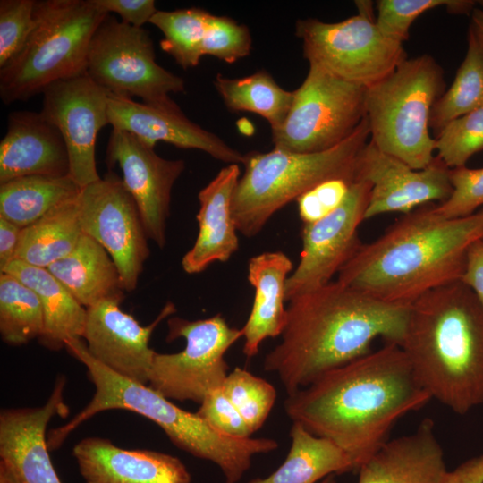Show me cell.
<instances>
[{
    "mask_svg": "<svg viewBox=\"0 0 483 483\" xmlns=\"http://www.w3.org/2000/svg\"><path fill=\"white\" fill-rule=\"evenodd\" d=\"M295 34L309 65L364 88L380 81L407 59L402 43L384 36L373 13L359 12L338 22L300 19Z\"/></svg>",
    "mask_w": 483,
    "mask_h": 483,
    "instance_id": "obj_10",
    "label": "cell"
},
{
    "mask_svg": "<svg viewBox=\"0 0 483 483\" xmlns=\"http://www.w3.org/2000/svg\"><path fill=\"white\" fill-rule=\"evenodd\" d=\"M214 85L229 111L257 114L271 131L284 123L294 97V91L283 89L266 70L241 78L217 74Z\"/></svg>",
    "mask_w": 483,
    "mask_h": 483,
    "instance_id": "obj_31",
    "label": "cell"
},
{
    "mask_svg": "<svg viewBox=\"0 0 483 483\" xmlns=\"http://www.w3.org/2000/svg\"><path fill=\"white\" fill-rule=\"evenodd\" d=\"M426 418L409 435L388 439L358 470V483H444V450Z\"/></svg>",
    "mask_w": 483,
    "mask_h": 483,
    "instance_id": "obj_23",
    "label": "cell"
},
{
    "mask_svg": "<svg viewBox=\"0 0 483 483\" xmlns=\"http://www.w3.org/2000/svg\"><path fill=\"white\" fill-rule=\"evenodd\" d=\"M65 378L55 387L41 406L5 408L0 412V462L19 483H62L49 456L47 427L55 416L66 417Z\"/></svg>",
    "mask_w": 483,
    "mask_h": 483,
    "instance_id": "obj_19",
    "label": "cell"
},
{
    "mask_svg": "<svg viewBox=\"0 0 483 483\" xmlns=\"http://www.w3.org/2000/svg\"><path fill=\"white\" fill-rule=\"evenodd\" d=\"M0 483H19L4 463L0 462Z\"/></svg>",
    "mask_w": 483,
    "mask_h": 483,
    "instance_id": "obj_47",
    "label": "cell"
},
{
    "mask_svg": "<svg viewBox=\"0 0 483 483\" xmlns=\"http://www.w3.org/2000/svg\"><path fill=\"white\" fill-rule=\"evenodd\" d=\"M471 22L483 37V10L475 8L471 13Z\"/></svg>",
    "mask_w": 483,
    "mask_h": 483,
    "instance_id": "obj_48",
    "label": "cell"
},
{
    "mask_svg": "<svg viewBox=\"0 0 483 483\" xmlns=\"http://www.w3.org/2000/svg\"><path fill=\"white\" fill-rule=\"evenodd\" d=\"M197 413L216 430L227 436L248 438L253 434L222 387L204 398Z\"/></svg>",
    "mask_w": 483,
    "mask_h": 483,
    "instance_id": "obj_41",
    "label": "cell"
},
{
    "mask_svg": "<svg viewBox=\"0 0 483 483\" xmlns=\"http://www.w3.org/2000/svg\"><path fill=\"white\" fill-rule=\"evenodd\" d=\"M222 389L252 433L264 425L277 397L272 384L239 367L228 373Z\"/></svg>",
    "mask_w": 483,
    "mask_h": 483,
    "instance_id": "obj_35",
    "label": "cell"
},
{
    "mask_svg": "<svg viewBox=\"0 0 483 483\" xmlns=\"http://www.w3.org/2000/svg\"><path fill=\"white\" fill-rule=\"evenodd\" d=\"M167 342L184 338V349L154 355L148 386L169 400L201 403L221 388L229 373L225 354L240 338L242 328L232 327L220 313L204 319H167Z\"/></svg>",
    "mask_w": 483,
    "mask_h": 483,
    "instance_id": "obj_12",
    "label": "cell"
},
{
    "mask_svg": "<svg viewBox=\"0 0 483 483\" xmlns=\"http://www.w3.org/2000/svg\"><path fill=\"white\" fill-rule=\"evenodd\" d=\"M108 13L94 0H39L22 48L0 67L4 104L25 101L54 82L86 72L92 38Z\"/></svg>",
    "mask_w": 483,
    "mask_h": 483,
    "instance_id": "obj_7",
    "label": "cell"
},
{
    "mask_svg": "<svg viewBox=\"0 0 483 483\" xmlns=\"http://www.w3.org/2000/svg\"><path fill=\"white\" fill-rule=\"evenodd\" d=\"M444 483H483V453L447 471Z\"/></svg>",
    "mask_w": 483,
    "mask_h": 483,
    "instance_id": "obj_46",
    "label": "cell"
},
{
    "mask_svg": "<svg viewBox=\"0 0 483 483\" xmlns=\"http://www.w3.org/2000/svg\"><path fill=\"white\" fill-rule=\"evenodd\" d=\"M42 94L40 114L64 138L70 177L81 188L99 180L96 142L109 124L108 92L84 72L52 83Z\"/></svg>",
    "mask_w": 483,
    "mask_h": 483,
    "instance_id": "obj_15",
    "label": "cell"
},
{
    "mask_svg": "<svg viewBox=\"0 0 483 483\" xmlns=\"http://www.w3.org/2000/svg\"><path fill=\"white\" fill-rule=\"evenodd\" d=\"M400 346L431 399L460 415L483 403V309L462 281L410 305Z\"/></svg>",
    "mask_w": 483,
    "mask_h": 483,
    "instance_id": "obj_4",
    "label": "cell"
},
{
    "mask_svg": "<svg viewBox=\"0 0 483 483\" xmlns=\"http://www.w3.org/2000/svg\"><path fill=\"white\" fill-rule=\"evenodd\" d=\"M123 300L106 299L87 308L82 338L90 355L106 368L148 385L156 353L148 345L150 336L159 323L175 313L176 308L168 301L156 319L144 326L120 309Z\"/></svg>",
    "mask_w": 483,
    "mask_h": 483,
    "instance_id": "obj_18",
    "label": "cell"
},
{
    "mask_svg": "<svg viewBox=\"0 0 483 483\" xmlns=\"http://www.w3.org/2000/svg\"><path fill=\"white\" fill-rule=\"evenodd\" d=\"M67 351L87 368L95 394L86 407L69 422L50 430L49 451L61 446L67 436L94 415L122 409L138 413L158 425L171 442L194 457L208 460L222 470L225 483H237L250 469L252 457L278 448L275 439L238 438L210 426L197 412L184 411L150 386L122 377L95 360L81 338L66 342Z\"/></svg>",
    "mask_w": 483,
    "mask_h": 483,
    "instance_id": "obj_5",
    "label": "cell"
},
{
    "mask_svg": "<svg viewBox=\"0 0 483 483\" xmlns=\"http://www.w3.org/2000/svg\"><path fill=\"white\" fill-rule=\"evenodd\" d=\"M292 262L282 251H267L252 257L248 263V280L255 295L250 314L242 327L243 353L258 354L267 338L282 335L286 323L285 284Z\"/></svg>",
    "mask_w": 483,
    "mask_h": 483,
    "instance_id": "obj_25",
    "label": "cell"
},
{
    "mask_svg": "<svg viewBox=\"0 0 483 483\" xmlns=\"http://www.w3.org/2000/svg\"><path fill=\"white\" fill-rule=\"evenodd\" d=\"M445 87L442 67L425 54L407 58L388 76L366 88L369 141L415 170L429 165L436 157L430 114Z\"/></svg>",
    "mask_w": 483,
    "mask_h": 483,
    "instance_id": "obj_8",
    "label": "cell"
},
{
    "mask_svg": "<svg viewBox=\"0 0 483 483\" xmlns=\"http://www.w3.org/2000/svg\"><path fill=\"white\" fill-rule=\"evenodd\" d=\"M438 157L450 169L465 166L483 150V106L446 124L436 138Z\"/></svg>",
    "mask_w": 483,
    "mask_h": 483,
    "instance_id": "obj_37",
    "label": "cell"
},
{
    "mask_svg": "<svg viewBox=\"0 0 483 483\" xmlns=\"http://www.w3.org/2000/svg\"><path fill=\"white\" fill-rule=\"evenodd\" d=\"M109 167L118 164L123 182L135 200L148 239L163 249L172 189L185 169L182 159H165L134 135L112 130L106 148Z\"/></svg>",
    "mask_w": 483,
    "mask_h": 483,
    "instance_id": "obj_17",
    "label": "cell"
},
{
    "mask_svg": "<svg viewBox=\"0 0 483 483\" xmlns=\"http://www.w3.org/2000/svg\"><path fill=\"white\" fill-rule=\"evenodd\" d=\"M1 273H7L32 289L38 296L44 314V331L39 343L51 351L65 348L67 341L82 338L87 309L47 268L14 259Z\"/></svg>",
    "mask_w": 483,
    "mask_h": 483,
    "instance_id": "obj_26",
    "label": "cell"
},
{
    "mask_svg": "<svg viewBox=\"0 0 483 483\" xmlns=\"http://www.w3.org/2000/svg\"><path fill=\"white\" fill-rule=\"evenodd\" d=\"M82 234L78 196L22 228L14 259L47 268L69 255Z\"/></svg>",
    "mask_w": 483,
    "mask_h": 483,
    "instance_id": "obj_29",
    "label": "cell"
},
{
    "mask_svg": "<svg viewBox=\"0 0 483 483\" xmlns=\"http://www.w3.org/2000/svg\"><path fill=\"white\" fill-rule=\"evenodd\" d=\"M28 175L70 176V159L58 129L42 114H9L0 142V183Z\"/></svg>",
    "mask_w": 483,
    "mask_h": 483,
    "instance_id": "obj_22",
    "label": "cell"
},
{
    "mask_svg": "<svg viewBox=\"0 0 483 483\" xmlns=\"http://www.w3.org/2000/svg\"><path fill=\"white\" fill-rule=\"evenodd\" d=\"M483 239V210L446 218L425 205L362 243L337 280L385 303L409 307L435 288L461 281L470 246Z\"/></svg>",
    "mask_w": 483,
    "mask_h": 483,
    "instance_id": "obj_3",
    "label": "cell"
},
{
    "mask_svg": "<svg viewBox=\"0 0 483 483\" xmlns=\"http://www.w3.org/2000/svg\"><path fill=\"white\" fill-rule=\"evenodd\" d=\"M86 483H191L183 462L165 453L124 449L103 437L80 440L72 450Z\"/></svg>",
    "mask_w": 483,
    "mask_h": 483,
    "instance_id": "obj_21",
    "label": "cell"
},
{
    "mask_svg": "<svg viewBox=\"0 0 483 483\" xmlns=\"http://www.w3.org/2000/svg\"><path fill=\"white\" fill-rule=\"evenodd\" d=\"M109 124L155 148L159 141L203 151L216 160L242 164L244 154L191 122L179 106L165 108L108 93Z\"/></svg>",
    "mask_w": 483,
    "mask_h": 483,
    "instance_id": "obj_20",
    "label": "cell"
},
{
    "mask_svg": "<svg viewBox=\"0 0 483 483\" xmlns=\"http://www.w3.org/2000/svg\"><path fill=\"white\" fill-rule=\"evenodd\" d=\"M370 137L367 117L337 146L296 153L274 148L244 154V173L235 188L232 212L238 232L257 235L278 210L327 181L354 182L356 158Z\"/></svg>",
    "mask_w": 483,
    "mask_h": 483,
    "instance_id": "obj_6",
    "label": "cell"
},
{
    "mask_svg": "<svg viewBox=\"0 0 483 483\" xmlns=\"http://www.w3.org/2000/svg\"><path fill=\"white\" fill-rule=\"evenodd\" d=\"M430 400L401 346L386 343L287 394L284 410L292 422L344 451L358 471L402 417Z\"/></svg>",
    "mask_w": 483,
    "mask_h": 483,
    "instance_id": "obj_1",
    "label": "cell"
},
{
    "mask_svg": "<svg viewBox=\"0 0 483 483\" xmlns=\"http://www.w3.org/2000/svg\"><path fill=\"white\" fill-rule=\"evenodd\" d=\"M461 281L473 291L483 309V239L475 241L470 246Z\"/></svg>",
    "mask_w": 483,
    "mask_h": 483,
    "instance_id": "obj_44",
    "label": "cell"
},
{
    "mask_svg": "<svg viewBox=\"0 0 483 483\" xmlns=\"http://www.w3.org/2000/svg\"><path fill=\"white\" fill-rule=\"evenodd\" d=\"M35 0L0 1V67L24 46L35 24Z\"/></svg>",
    "mask_w": 483,
    "mask_h": 483,
    "instance_id": "obj_39",
    "label": "cell"
},
{
    "mask_svg": "<svg viewBox=\"0 0 483 483\" xmlns=\"http://www.w3.org/2000/svg\"><path fill=\"white\" fill-rule=\"evenodd\" d=\"M352 183L343 179L327 181L299 198L296 201L303 223L317 220L335 209Z\"/></svg>",
    "mask_w": 483,
    "mask_h": 483,
    "instance_id": "obj_42",
    "label": "cell"
},
{
    "mask_svg": "<svg viewBox=\"0 0 483 483\" xmlns=\"http://www.w3.org/2000/svg\"><path fill=\"white\" fill-rule=\"evenodd\" d=\"M465 57L451 87L434 104L429 128L438 134L450 122L483 106V37L471 22Z\"/></svg>",
    "mask_w": 483,
    "mask_h": 483,
    "instance_id": "obj_32",
    "label": "cell"
},
{
    "mask_svg": "<svg viewBox=\"0 0 483 483\" xmlns=\"http://www.w3.org/2000/svg\"><path fill=\"white\" fill-rule=\"evenodd\" d=\"M44 314L37 293L7 273L0 275V335L3 342L20 346L39 338Z\"/></svg>",
    "mask_w": 483,
    "mask_h": 483,
    "instance_id": "obj_33",
    "label": "cell"
},
{
    "mask_svg": "<svg viewBox=\"0 0 483 483\" xmlns=\"http://www.w3.org/2000/svg\"><path fill=\"white\" fill-rule=\"evenodd\" d=\"M360 181L372 186L365 220L385 213L407 214L434 201L440 204L453 191L450 168L438 157L415 170L370 141L356 158L354 182Z\"/></svg>",
    "mask_w": 483,
    "mask_h": 483,
    "instance_id": "obj_16",
    "label": "cell"
},
{
    "mask_svg": "<svg viewBox=\"0 0 483 483\" xmlns=\"http://www.w3.org/2000/svg\"><path fill=\"white\" fill-rule=\"evenodd\" d=\"M409 307L375 300L338 280L299 294L289 301L281 342L266 355L263 369L276 374L291 394L369 353L378 337L400 345Z\"/></svg>",
    "mask_w": 483,
    "mask_h": 483,
    "instance_id": "obj_2",
    "label": "cell"
},
{
    "mask_svg": "<svg viewBox=\"0 0 483 483\" xmlns=\"http://www.w3.org/2000/svg\"><path fill=\"white\" fill-rule=\"evenodd\" d=\"M319 483H336L335 479V475H330L324 479H322Z\"/></svg>",
    "mask_w": 483,
    "mask_h": 483,
    "instance_id": "obj_49",
    "label": "cell"
},
{
    "mask_svg": "<svg viewBox=\"0 0 483 483\" xmlns=\"http://www.w3.org/2000/svg\"><path fill=\"white\" fill-rule=\"evenodd\" d=\"M70 176L28 175L0 183V217L24 228L81 191Z\"/></svg>",
    "mask_w": 483,
    "mask_h": 483,
    "instance_id": "obj_30",
    "label": "cell"
},
{
    "mask_svg": "<svg viewBox=\"0 0 483 483\" xmlns=\"http://www.w3.org/2000/svg\"><path fill=\"white\" fill-rule=\"evenodd\" d=\"M284 123L271 131L274 148L296 153L330 149L366 116V88L309 65Z\"/></svg>",
    "mask_w": 483,
    "mask_h": 483,
    "instance_id": "obj_11",
    "label": "cell"
},
{
    "mask_svg": "<svg viewBox=\"0 0 483 483\" xmlns=\"http://www.w3.org/2000/svg\"><path fill=\"white\" fill-rule=\"evenodd\" d=\"M47 269L86 309L103 300L124 299L114 260L100 243L85 233L69 255Z\"/></svg>",
    "mask_w": 483,
    "mask_h": 483,
    "instance_id": "obj_27",
    "label": "cell"
},
{
    "mask_svg": "<svg viewBox=\"0 0 483 483\" xmlns=\"http://www.w3.org/2000/svg\"><path fill=\"white\" fill-rule=\"evenodd\" d=\"M108 14L117 13L121 21L137 28L150 21L157 12L153 0H94Z\"/></svg>",
    "mask_w": 483,
    "mask_h": 483,
    "instance_id": "obj_43",
    "label": "cell"
},
{
    "mask_svg": "<svg viewBox=\"0 0 483 483\" xmlns=\"http://www.w3.org/2000/svg\"><path fill=\"white\" fill-rule=\"evenodd\" d=\"M212 13L200 8L160 11L149 23L164 35L161 48L183 69L196 67L203 56L202 43Z\"/></svg>",
    "mask_w": 483,
    "mask_h": 483,
    "instance_id": "obj_34",
    "label": "cell"
},
{
    "mask_svg": "<svg viewBox=\"0 0 483 483\" xmlns=\"http://www.w3.org/2000/svg\"><path fill=\"white\" fill-rule=\"evenodd\" d=\"M250 29L227 16L211 14L202 43V55L233 64L250 55Z\"/></svg>",
    "mask_w": 483,
    "mask_h": 483,
    "instance_id": "obj_38",
    "label": "cell"
},
{
    "mask_svg": "<svg viewBox=\"0 0 483 483\" xmlns=\"http://www.w3.org/2000/svg\"><path fill=\"white\" fill-rule=\"evenodd\" d=\"M240 177L239 165H227L199 192L198 236L182 259L186 273L198 274L214 262H226L238 250L232 201Z\"/></svg>",
    "mask_w": 483,
    "mask_h": 483,
    "instance_id": "obj_24",
    "label": "cell"
},
{
    "mask_svg": "<svg viewBox=\"0 0 483 483\" xmlns=\"http://www.w3.org/2000/svg\"><path fill=\"white\" fill-rule=\"evenodd\" d=\"M371 187L368 182H354L335 209L303 223L300 262L286 281V301L331 282L362 244L358 228L365 220Z\"/></svg>",
    "mask_w": 483,
    "mask_h": 483,
    "instance_id": "obj_14",
    "label": "cell"
},
{
    "mask_svg": "<svg viewBox=\"0 0 483 483\" xmlns=\"http://www.w3.org/2000/svg\"><path fill=\"white\" fill-rule=\"evenodd\" d=\"M86 73L109 94L165 108L178 106L170 94L185 89L181 77L157 63L148 31L109 14L90 42Z\"/></svg>",
    "mask_w": 483,
    "mask_h": 483,
    "instance_id": "obj_9",
    "label": "cell"
},
{
    "mask_svg": "<svg viewBox=\"0 0 483 483\" xmlns=\"http://www.w3.org/2000/svg\"><path fill=\"white\" fill-rule=\"evenodd\" d=\"M477 1L470 0H379L376 23L381 33L399 43L409 38V30L422 13L445 6L450 13L470 14Z\"/></svg>",
    "mask_w": 483,
    "mask_h": 483,
    "instance_id": "obj_36",
    "label": "cell"
},
{
    "mask_svg": "<svg viewBox=\"0 0 483 483\" xmlns=\"http://www.w3.org/2000/svg\"><path fill=\"white\" fill-rule=\"evenodd\" d=\"M79 205L83 233L106 250L117 267L123 291H134L150 251L137 204L122 178L107 172L81 189Z\"/></svg>",
    "mask_w": 483,
    "mask_h": 483,
    "instance_id": "obj_13",
    "label": "cell"
},
{
    "mask_svg": "<svg viewBox=\"0 0 483 483\" xmlns=\"http://www.w3.org/2000/svg\"><path fill=\"white\" fill-rule=\"evenodd\" d=\"M450 181L453 191L445 202L436 205V211L450 219L474 214L483 205V167L452 168Z\"/></svg>",
    "mask_w": 483,
    "mask_h": 483,
    "instance_id": "obj_40",
    "label": "cell"
},
{
    "mask_svg": "<svg viewBox=\"0 0 483 483\" xmlns=\"http://www.w3.org/2000/svg\"><path fill=\"white\" fill-rule=\"evenodd\" d=\"M291 446L284 462L267 478L249 483H317L325 478L355 471L349 455L330 440L292 422Z\"/></svg>",
    "mask_w": 483,
    "mask_h": 483,
    "instance_id": "obj_28",
    "label": "cell"
},
{
    "mask_svg": "<svg viewBox=\"0 0 483 483\" xmlns=\"http://www.w3.org/2000/svg\"><path fill=\"white\" fill-rule=\"evenodd\" d=\"M22 228L0 217V269L14 259Z\"/></svg>",
    "mask_w": 483,
    "mask_h": 483,
    "instance_id": "obj_45",
    "label": "cell"
}]
</instances>
